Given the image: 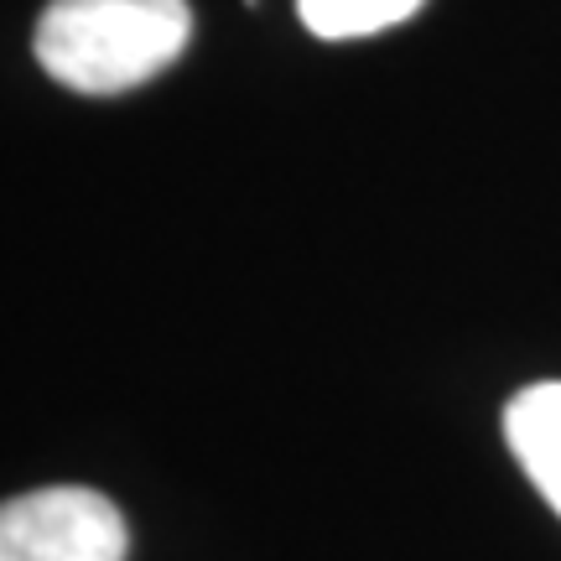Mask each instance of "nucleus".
Returning a JSON list of instances; mask_svg holds the SVG:
<instances>
[{"label": "nucleus", "instance_id": "f257e3e1", "mask_svg": "<svg viewBox=\"0 0 561 561\" xmlns=\"http://www.w3.org/2000/svg\"><path fill=\"white\" fill-rule=\"evenodd\" d=\"M187 0H53L37 21L42 73L73 94L140 89L187 53Z\"/></svg>", "mask_w": 561, "mask_h": 561}, {"label": "nucleus", "instance_id": "f03ea898", "mask_svg": "<svg viewBox=\"0 0 561 561\" xmlns=\"http://www.w3.org/2000/svg\"><path fill=\"white\" fill-rule=\"evenodd\" d=\"M125 520L100 489L53 483L0 510V561H125Z\"/></svg>", "mask_w": 561, "mask_h": 561}, {"label": "nucleus", "instance_id": "7ed1b4c3", "mask_svg": "<svg viewBox=\"0 0 561 561\" xmlns=\"http://www.w3.org/2000/svg\"><path fill=\"white\" fill-rule=\"evenodd\" d=\"M504 442L525 479L536 483V494L561 515V380L525 385L504 405Z\"/></svg>", "mask_w": 561, "mask_h": 561}, {"label": "nucleus", "instance_id": "20e7f679", "mask_svg": "<svg viewBox=\"0 0 561 561\" xmlns=\"http://www.w3.org/2000/svg\"><path fill=\"white\" fill-rule=\"evenodd\" d=\"M421 11V0H297L301 26L322 42H354L390 32Z\"/></svg>", "mask_w": 561, "mask_h": 561}]
</instances>
